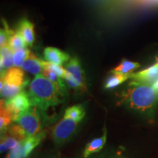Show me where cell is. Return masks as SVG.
Instances as JSON below:
<instances>
[{
	"mask_svg": "<svg viewBox=\"0 0 158 158\" xmlns=\"http://www.w3.org/2000/svg\"><path fill=\"white\" fill-rule=\"evenodd\" d=\"M119 103L144 115L152 116L158 102V93L152 85L131 81L119 94Z\"/></svg>",
	"mask_w": 158,
	"mask_h": 158,
	"instance_id": "obj_1",
	"label": "cell"
},
{
	"mask_svg": "<svg viewBox=\"0 0 158 158\" xmlns=\"http://www.w3.org/2000/svg\"><path fill=\"white\" fill-rule=\"evenodd\" d=\"M27 93L31 105L37 106L41 113H45L50 108L62 103L65 92L59 85L40 74L31 81Z\"/></svg>",
	"mask_w": 158,
	"mask_h": 158,
	"instance_id": "obj_2",
	"label": "cell"
},
{
	"mask_svg": "<svg viewBox=\"0 0 158 158\" xmlns=\"http://www.w3.org/2000/svg\"><path fill=\"white\" fill-rule=\"evenodd\" d=\"M23 70L21 68L13 67L1 74V97L4 100L10 99L20 92L28 84Z\"/></svg>",
	"mask_w": 158,
	"mask_h": 158,
	"instance_id": "obj_3",
	"label": "cell"
},
{
	"mask_svg": "<svg viewBox=\"0 0 158 158\" xmlns=\"http://www.w3.org/2000/svg\"><path fill=\"white\" fill-rule=\"evenodd\" d=\"M66 76L64 80L71 88L84 92L87 89L85 73L78 58L70 59L66 64Z\"/></svg>",
	"mask_w": 158,
	"mask_h": 158,
	"instance_id": "obj_4",
	"label": "cell"
},
{
	"mask_svg": "<svg viewBox=\"0 0 158 158\" xmlns=\"http://www.w3.org/2000/svg\"><path fill=\"white\" fill-rule=\"evenodd\" d=\"M16 122L22 127L28 137L37 135L42 128L41 111L37 106H32L19 116Z\"/></svg>",
	"mask_w": 158,
	"mask_h": 158,
	"instance_id": "obj_5",
	"label": "cell"
},
{
	"mask_svg": "<svg viewBox=\"0 0 158 158\" xmlns=\"http://www.w3.org/2000/svg\"><path fill=\"white\" fill-rule=\"evenodd\" d=\"M5 106L13 116V122H16L19 116L28 110L32 105L28 93L23 90L13 98L5 100Z\"/></svg>",
	"mask_w": 158,
	"mask_h": 158,
	"instance_id": "obj_6",
	"label": "cell"
},
{
	"mask_svg": "<svg viewBox=\"0 0 158 158\" xmlns=\"http://www.w3.org/2000/svg\"><path fill=\"white\" fill-rule=\"evenodd\" d=\"M78 122L70 118H63L53 130V139L56 146L62 145L72 138L76 133Z\"/></svg>",
	"mask_w": 158,
	"mask_h": 158,
	"instance_id": "obj_7",
	"label": "cell"
},
{
	"mask_svg": "<svg viewBox=\"0 0 158 158\" xmlns=\"http://www.w3.org/2000/svg\"><path fill=\"white\" fill-rule=\"evenodd\" d=\"M130 79L139 84L152 85L158 80V57H156L155 62L149 68L143 70L132 73Z\"/></svg>",
	"mask_w": 158,
	"mask_h": 158,
	"instance_id": "obj_8",
	"label": "cell"
},
{
	"mask_svg": "<svg viewBox=\"0 0 158 158\" xmlns=\"http://www.w3.org/2000/svg\"><path fill=\"white\" fill-rule=\"evenodd\" d=\"M45 135H46V132L43 130L37 135L29 136L23 141H21V158H27L28 157L32 152L33 150L44 139Z\"/></svg>",
	"mask_w": 158,
	"mask_h": 158,
	"instance_id": "obj_9",
	"label": "cell"
},
{
	"mask_svg": "<svg viewBox=\"0 0 158 158\" xmlns=\"http://www.w3.org/2000/svg\"><path fill=\"white\" fill-rule=\"evenodd\" d=\"M44 59L47 62L62 66L70 61V55L54 47H47L44 49Z\"/></svg>",
	"mask_w": 158,
	"mask_h": 158,
	"instance_id": "obj_10",
	"label": "cell"
},
{
	"mask_svg": "<svg viewBox=\"0 0 158 158\" xmlns=\"http://www.w3.org/2000/svg\"><path fill=\"white\" fill-rule=\"evenodd\" d=\"M44 61L45 60L40 59L32 52H30L28 57L21 66V69L23 71L28 72L36 76L37 75L42 74L43 68H44Z\"/></svg>",
	"mask_w": 158,
	"mask_h": 158,
	"instance_id": "obj_11",
	"label": "cell"
},
{
	"mask_svg": "<svg viewBox=\"0 0 158 158\" xmlns=\"http://www.w3.org/2000/svg\"><path fill=\"white\" fill-rule=\"evenodd\" d=\"M17 31L23 37L27 46H32L35 40L34 24L29 20L23 18L20 21Z\"/></svg>",
	"mask_w": 158,
	"mask_h": 158,
	"instance_id": "obj_12",
	"label": "cell"
},
{
	"mask_svg": "<svg viewBox=\"0 0 158 158\" xmlns=\"http://www.w3.org/2000/svg\"><path fill=\"white\" fill-rule=\"evenodd\" d=\"M106 138L107 130L105 128L103 135L101 137L94 138L86 144L84 152V158H88L92 154L99 152L100 150H102L106 143Z\"/></svg>",
	"mask_w": 158,
	"mask_h": 158,
	"instance_id": "obj_13",
	"label": "cell"
},
{
	"mask_svg": "<svg viewBox=\"0 0 158 158\" xmlns=\"http://www.w3.org/2000/svg\"><path fill=\"white\" fill-rule=\"evenodd\" d=\"M13 65H14V62H13V51L11 50L8 45L1 47V53H0L1 74L4 73L8 69L13 68Z\"/></svg>",
	"mask_w": 158,
	"mask_h": 158,
	"instance_id": "obj_14",
	"label": "cell"
},
{
	"mask_svg": "<svg viewBox=\"0 0 158 158\" xmlns=\"http://www.w3.org/2000/svg\"><path fill=\"white\" fill-rule=\"evenodd\" d=\"M139 67V63L131 62V61L127 60V59H123L122 62H120V64L110 71V73L121 75H130Z\"/></svg>",
	"mask_w": 158,
	"mask_h": 158,
	"instance_id": "obj_15",
	"label": "cell"
},
{
	"mask_svg": "<svg viewBox=\"0 0 158 158\" xmlns=\"http://www.w3.org/2000/svg\"><path fill=\"white\" fill-rule=\"evenodd\" d=\"M85 114H86V111H85L84 106L78 104L67 108L64 111V118H70L79 123L84 118Z\"/></svg>",
	"mask_w": 158,
	"mask_h": 158,
	"instance_id": "obj_16",
	"label": "cell"
},
{
	"mask_svg": "<svg viewBox=\"0 0 158 158\" xmlns=\"http://www.w3.org/2000/svg\"><path fill=\"white\" fill-rule=\"evenodd\" d=\"M131 75V74H130ZM130 75H121L112 73L111 76H108L104 84V88L106 89L117 87L120 84H123L124 81L130 78Z\"/></svg>",
	"mask_w": 158,
	"mask_h": 158,
	"instance_id": "obj_17",
	"label": "cell"
},
{
	"mask_svg": "<svg viewBox=\"0 0 158 158\" xmlns=\"http://www.w3.org/2000/svg\"><path fill=\"white\" fill-rule=\"evenodd\" d=\"M1 116H0V129H1V133L5 132L9 127L10 124L13 122V116L10 113L5 106V100L2 99L1 100Z\"/></svg>",
	"mask_w": 158,
	"mask_h": 158,
	"instance_id": "obj_18",
	"label": "cell"
},
{
	"mask_svg": "<svg viewBox=\"0 0 158 158\" xmlns=\"http://www.w3.org/2000/svg\"><path fill=\"white\" fill-rule=\"evenodd\" d=\"M8 46L10 48L12 51H15L20 50V49L27 48V44L24 39H23V37L16 30L15 31V32L13 33L10 38Z\"/></svg>",
	"mask_w": 158,
	"mask_h": 158,
	"instance_id": "obj_19",
	"label": "cell"
},
{
	"mask_svg": "<svg viewBox=\"0 0 158 158\" xmlns=\"http://www.w3.org/2000/svg\"><path fill=\"white\" fill-rule=\"evenodd\" d=\"M42 75L43 76H45V78H47L50 81H51L52 82L59 85V86H60V87L62 88V89L65 92V91H66V87H65L64 78H61L58 74L56 73L54 71L46 68H43Z\"/></svg>",
	"mask_w": 158,
	"mask_h": 158,
	"instance_id": "obj_20",
	"label": "cell"
},
{
	"mask_svg": "<svg viewBox=\"0 0 158 158\" xmlns=\"http://www.w3.org/2000/svg\"><path fill=\"white\" fill-rule=\"evenodd\" d=\"M7 133L12 137L17 139L19 141H23L28 136L27 135L25 131L22 129V127L19 125V124H12L7 130Z\"/></svg>",
	"mask_w": 158,
	"mask_h": 158,
	"instance_id": "obj_21",
	"label": "cell"
},
{
	"mask_svg": "<svg viewBox=\"0 0 158 158\" xmlns=\"http://www.w3.org/2000/svg\"><path fill=\"white\" fill-rule=\"evenodd\" d=\"M31 51L28 48H23L13 51V62L14 66L17 68H21L23 62L30 54Z\"/></svg>",
	"mask_w": 158,
	"mask_h": 158,
	"instance_id": "obj_22",
	"label": "cell"
},
{
	"mask_svg": "<svg viewBox=\"0 0 158 158\" xmlns=\"http://www.w3.org/2000/svg\"><path fill=\"white\" fill-rule=\"evenodd\" d=\"M20 143V141H18L13 137L10 135H2L1 136V152L7 151V150H12L16 147Z\"/></svg>",
	"mask_w": 158,
	"mask_h": 158,
	"instance_id": "obj_23",
	"label": "cell"
},
{
	"mask_svg": "<svg viewBox=\"0 0 158 158\" xmlns=\"http://www.w3.org/2000/svg\"><path fill=\"white\" fill-rule=\"evenodd\" d=\"M4 27L1 29L0 31V46L4 47L6 45H8L9 40L10 37L15 32L14 30L11 29L9 27V26L7 24V22L5 20H2Z\"/></svg>",
	"mask_w": 158,
	"mask_h": 158,
	"instance_id": "obj_24",
	"label": "cell"
},
{
	"mask_svg": "<svg viewBox=\"0 0 158 158\" xmlns=\"http://www.w3.org/2000/svg\"><path fill=\"white\" fill-rule=\"evenodd\" d=\"M99 158H127L121 151L106 152V153L100 156Z\"/></svg>",
	"mask_w": 158,
	"mask_h": 158,
	"instance_id": "obj_25",
	"label": "cell"
},
{
	"mask_svg": "<svg viewBox=\"0 0 158 158\" xmlns=\"http://www.w3.org/2000/svg\"><path fill=\"white\" fill-rule=\"evenodd\" d=\"M7 158H21V141L14 149L10 150V152L7 155Z\"/></svg>",
	"mask_w": 158,
	"mask_h": 158,
	"instance_id": "obj_26",
	"label": "cell"
},
{
	"mask_svg": "<svg viewBox=\"0 0 158 158\" xmlns=\"http://www.w3.org/2000/svg\"><path fill=\"white\" fill-rule=\"evenodd\" d=\"M138 3L145 6H155L158 5V0H139Z\"/></svg>",
	"mask_w": 158,
	"mask_h": 158,
	"instance_id": "obj_27",
	"label": "cell"
},
{
	"mask_svg": "<svg viewBox=\"0 0 158 158\" xmlns=\"http://www.w3.org/2000/svg\"><path fill=\"white\" fill-rule=\"evenodd\" d=\"M42 158H61V157L59 155L55 154V155H50L48 156H45L44 157H42Z\"/></svg>",
	"mask_w": 158,
	"mask_h": 158,
	"instance_id": "obj_28",
	"label": "cell"
},
{
	"mask_svg": "<svg viewBox=\"0 0 158 158\" xmlns=\"http://www.w3.org/2000/svg\"><path fill=\"white\" fill-rule=\"evenodd\" d=\"M152 86H153V88L155 89L156 92L158 93V80L155 83V84H152Z\"/></svg>",
	"mask_w": 158,
	"mask_h": 158,
	"instance_id": "obj_29",
	"label": "cell"
},
{
	"mask_svg": "<svg viewBox=\"0 0 158 158\" xmlns=\"http://www.w3.org/2000/svg\"><path fill=\"white\" fill-rule=\"evenodd\" d=\"M131 1H135V2H139V0H131Z\"/></svg>",
	"mask_w": 158,
	"mask_h": 158,
	"instance_id": "obj_30",
	"label": "cell"
}]
</instances>
